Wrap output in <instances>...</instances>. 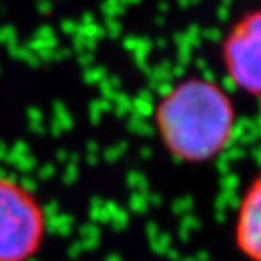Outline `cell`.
Masks as SVG:
<instances>
[{
    "instance_id": "obj_1",
    "label": "cell",
    "mask_w": 261,
    "mask_h": 261,
    "mask_svg": "<svg viewBox=\"0 0 261 261\" xmlns=\"http://www.w3.org/2000/svg\"><path fill=\"white\" fill-rule=\"evenodd\" d=\"M154 119L166 149L187 163H203L217 156L232 139L236 126L229 95L203 78H190L171 88Z\"/></svg>"
},
{
    "instance_id": "obj_2",
    "label": "cell",
    "mask_w": 261,
    "mask_h": 261,
    "mask_svg": "<svg viewBox=\"0 0 261 261\" xmlns=\"http://www.w3.org/2000/svg\"><path fill=\"white\" fill-rule=\"evenodd\" d=\"M44 212L17 181L0 178V261H28L44 238Z\"/></svg>"
},
{
    "instance_id": "obj_3",
    "label": "cell",
    "mask_w": 261,
    "mask_h": 261,
    "mask_svg": "<svg viewBox=\"0 0 261 261\" xmlns=\"http://www.w3.org/2000/svg\"><path fill=\"white\" fill-rule=\"evenodd\" d=\"M259 44L261 14L251 10L234 24L222 44V60L227 75L241 90L254 98L259 97Z\"/></svg>"
},
{
    "instance_id": "obj_4",
    "label": "cell",
    "mask_w": 261,
    "mask_h": 261,
    "mask_svg": "<svg viewBox=\"0 0 261 261\" xmlns=\"http://www.w3.org/2000/svg\"><path fill=\"white\" fill-rule=\"evenodd\" d=\"M261 178L256 176L241 200L236 222V246L248 261H261Z\"/></svg>"
}]
</instances>
